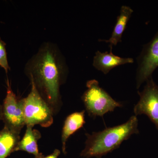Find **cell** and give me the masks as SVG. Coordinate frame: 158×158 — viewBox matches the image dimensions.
I'll return each mask as SVG.
<instances>
[{"label":"cell","instance_id":"6da1fadb","mask_svg":"<svg viewBox=\"0 0 158 158\" xmlns=\"http://www.w3.org/2000/svg\"><path fill=\"white\" fill-rule=\"evenodd\" d=\"M24 73L54 115L58 114L62 105L60 88L69 74L66 59L58 44L49 41L43 43L26 62Z\"/></svg>","mask_w":158,"mask_h":158},{"label":"cell","instance_id":"7a4b0ae2","mask_svg":"<svg viewBox=\"0 0 158 158\" xmlns=\"http://www.w3.org/2000/svg\"><path fill=\"white\" fill-rule=\"evenodd\" d=\"M138 123L137 116L134 115L123 124L106 128L91 135L86 133L85 148L80 156L83 158H101L112 152L133 135L139 134Z\"/></svg>","mask_w":158,"mask_h":158},{"label":"cell","instance_id":"3957f363","mask_svg":"<svg viewBox=\"0 0 158 158\" xmlns=\"http://www.w3.org/2000/svg\"><path fill=\"white\" fill-rule=\"evenodd\" d=\"M87 90L81 96L86 111L90 117H103L106 113L112 112L116 108L122 107L123 105L112 98L99 85L96 80H89L86 84Z\"/></svg>","mask_w":158,"mask_h":158},{"label":"cell","instance_id":"277c9868","mask_svg":"<svg viewBox=\"0 0 158 158\" xmlns=\"http://www.w3.org/2000/svg\"><path fill=\"white\" fill-rule=\"evenodd\" d=\"M30 93L23 98V112L26 126L39 125L48 127L53 123L54 114L46 102L41 97L33 84Z\"/></svg>","mask_w":158,"mask_h":158},{"label":"cell","instance_id":"5b68a950","mask_svg":"<svg viewBox=\"0 0 158 158\" xmlns=\"http://www.w3.org/2000/svg\"><path fill=\"white\" fill-rule=\"evenodd\" d=\"M7 91L2 105V120L4 127L19 134L25 125L23 99L18 98L13 92L11 83L7 79Z\"/></svg>","mask_w":158,"mask_h":158},{"label":"cell","instance_id":"8992f818","mask_svg":"<svg viewBox=\"0 0 158 158\" xmlns=\"http://www.w3.org/2000/svg\"><path fill=\"white\" fill-rule=\"evenodd\" d=\"M142 91H138L139 101L134 108L135 116L146 115L158 130V85L152 77L146 81Z\"/></svg>","mask_w":158,"mask_h":158},{"label":"cell","instance_id":"52a82bcc","mask_svg":"<svg viewBox=\"0 0 158 158\" xmlns=\"http://www.w3.org/2000/svg\"><path fill=\"white\" fill-rule=\"evenodd\" d=\"M137 88L152 77L153 73L158 67V31L154 37L144 46L138 58Z\"/></svg>","mask_w":158,"mask_h":158},{"label":"cell","instance_id":"ba28073f","mask_svg":"<svg viewBox=\"0 0 158 158\" xmlns=\"http://www.w3.org/2000/svg\"><path fill=\"white\" fill-rule=\"evenodd\" d=\"M134 61L132 58H122L115 56L112 52V49H110V52L102 53L97 51L94 57L93 65L98 70L106 74L115 67L127 63H132Z\"/></svg>","mask_w":158,"mask_h":158},{"label":"cell","instance_id":"9c48e42d","mask_svg":"<svg viewBox=\"0 0 158 158\" xmlns=\"http://www.w3.org/2000/svg\"><path fill=\"white\" fill-rule=\"evenodd\" d=\"M85 110L75 112L65 118L62 132V151L64 154L67 153L66 144L69 138L77 131L81 128L85 123Z\"/></svg>","mask_w":158,"mask_h":158},{"label":"cell","instance_id":"30bf717a","mask_svg":"<svg viewBox=\"0 0 158 158\" xmlns=\"http://www.w3.org/2000/svg\"><path fill=\"white\" fill-rule=\"evenodd\" d=\"M34 127L27 126L26 132L19 142L15 152L24 151L34 156V158H39L42 153L40 152L37 142L41 138L40 132L34 129Z\"/></svg>","mask_w":158,"mask_h":158},{"label":"cell","instance_id":"8fae6325","mask_svg":"<svg viewBox=\"0 0 158 158\" xmlns=\"http://www.w3.org/2000/svg\"><path fill=\"white\" fill-rule=\"evenodd\" d=\"M133 12V10L129 6H122L120 14L117 17L111 37L108 40H99V41L109 43L110 49H113V45L116 46L118 43L121 42L123 34Z\"/></svg>","mask_w":158,"mask_h":158},{"label":"cell","instance_id":"7c38bea8","mask_svg":"<svg viewBox=\"0 0 158 158\" xmlns=\"http://www.w3.org/2000/svg\"><path fill=\"white\" fill-rule=\"evenodd\" d=\"M20 134L4 127L0 131V158H6L15 152L20 141Z\"/></svg>","mask_w":158,"mask_h":158},{"label":"cell","instance_id":"4fadbf2b","mask_svg":"<svg viewBox=\"0 0 158 158\" xmlns=\"http://www.w3.org/2000/svg\"><path fill=\"white\" fill-rule=\"evenodd\" d=\"M6 44L0 37V66L3 68L6 73L11 70L9 66L6 50Z\"/></svg>","mask_w":158,"mask_h":158},{"label":"cell","instance_id":"5bb4252c","mask_svg":"<svg viewBox=\"0 0 158 158\" xmlns=\"http://www.w3.org/2000/svg\"><path fill=\"white\" fill-rule=\"evenodd\" d=\"M60 151L58 149H55L53 152L48 156H44L43 155L40 156L39 158H58L60 154Z\"/></svg>","mask_w":158,"mask_h":158},{"label":"cell","instance_id":"9a60e30c","mask_svg":"<svg viewBox=\"0 0 158 158\" xmlns=\"http://www.w3.org/2000/svg\"><path fill=\"white\" fill-rule=\"evenodd\" d=\"M2 105L0 104V121L2 120Z\"/></svg>","mask_w":158,"mask_h":158}]
</instances>
